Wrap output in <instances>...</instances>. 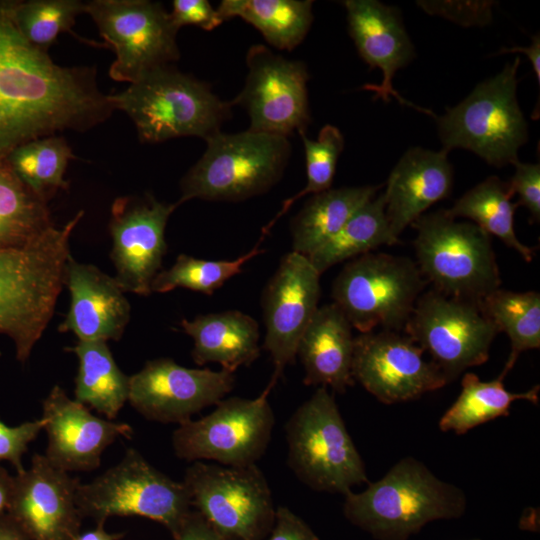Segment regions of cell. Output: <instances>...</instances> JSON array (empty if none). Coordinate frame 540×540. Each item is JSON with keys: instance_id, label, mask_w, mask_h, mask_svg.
<instances>
[{"instance_id": "obj_38", "label": "cell", "mask_w": 540, "mask_h": 540, "mask_svg": "<svg viewBox=\"0 0 540 540\" xmlns=\"http://www.w3.org/2000/svg\"><path fill=\"white\" fill-rule=\"evenodd\" d=\"M305 151L306 185L297 194L286 199L276 216L262 229V235L269 233L277 220L300 198L321 193L331 188L337 161L344 149L341 131L330 124L322 127L317 139H309L305 133L299 134Z\"/></svg>"}, {"instance_id": "obj_21", "label": "cell", "mask_w": 540, "mask_h": 540, "mask_svg": "<svg viewBox=\"0 0 540 540\" xmlns=\"http://www.w3.org/2000/svg\"><path fill=\"white\" fill-rule=\"evenodd\" d=\"M42 420L48 438L46 458L67 472L97 469L104 450L119 437L130 438L133 428L93 415L89 408L55 385L43 400Z\"/></svg>"}, {"instance_id": "obj_27", "label": "cell", "mask_w": 540, "mask_h": 540, "mask_svg": "<svg viewBox=\"0 0 540 540\" xmlns=\"http://www.w3.org/2000/svg\"><path fill=\"white\" fill-rule=\"evenodd\" d=\"M383 185L330 188L312 195L292 219V251L308 257L335 236Z\"/></svg>"}, {"instance_id": "obj_39", "label": "cell", "mask_w": 540, "mask_h": 540, "mask_svg": "<svg viewBox=\"0 0 540 540\" xmlns=\"http://www.w3.org/2000/svg\"><path fill=\"white\" fill-rule=\"evenodd\" d=\"M430 15H437L464 27H483L492 22L494 1H428L416 2Z\"/></svg>"}, {"instance_id": "obj_5", "label": "cell", "mask_w": 540, "mask_h": 540, "mask_svg": "<svg viewBox=\"0 0 540 540\" xmlns=\"http://www.w3.org/2000/svg\"><path fill=\"white\" fill-rule=\"evenodd\" d=\"M180 181L177 207L191 199L242 201L269 191L282 177L291 144L288 137L246 130L219 132Z\"/></svg>"}, {"instance_id": "obj_34", "label": "cell", "mask_w": 540, "mask_h": 540, "mask_svg": "<svg viewBox=\"0 0 540 540\" xmlns=\"http://www.w3.org/2000/svg\"><path fill=\"white\" fill-rule=\"evenodd\" d=\"M75 158L63 136L50 135L16 147L6 160L16 175L48 202L59 190L68 188L64 175L69 161Z\"/></svg>"}, {"instance_id": "obj_16", "label": "cell", "mask_w": 540, "mask_h": 540, "mask_svg": "<svg viewBox=\"0 0 540 540\" xmlns=\"http://www.w3.org/2000/svg\"><path fill=\"white\" fill-rule=\"evenodd\" d=\"M406 334L381 330L354 339L352 376L385 404L415 400L449 383L440 368Z\"/></svg>"}, {"instance_id": "obj_17", "label": "cell", "mask_w": 540, "mask_h": 540, "mask_svg": "<svg viewBox=\"0 0 540 540\" xmlns=\"http://www.w3.org/2000/svg\"><path fill=\"white\" fill-rule=\"evenodd\" d=\"M234 385V373L227 370L187 368L171 358H157L129 376L128 402L148 420L181 425L216 405Z\"/></svg>"}, {"instance_id": "obj_49", "label": "cell", "mask_w": 540, "mask_h": 540, "mask_svg": "<svg viewBox=\"0 0 540 540\" xmlns=\"http://www.w3.org/2000/svg\"><path fill=\"white\" fill-rule=\"evenodd\" d=\"M0 356H1V352H0Z\"/></svg>"}, {"instance_id": "obj_11", "label": "cell", "mask_w": 540, "mask_h": 540, "mask_svg": "<svg viewBox=\"0 0 540 540\" xmlns=\"http://www.w3.org/2000/svg\"><path fill=\"white\" fill-rule=\"evenodd\" d=\"M276 383L271 379L253 399L223 398L208 415L179 425L172 434L175 455L231 467L256 464L272 437L275 416L268 396Z\"/></svg>"}, {"instance_id": "obj_9", "label": "cell", "mask_w": 540, "mask_h": 540, "mask_svg": "<svg viewBox=\"0 0 540 540\" xmlns=\"http://www.w3.org/2000/svg\"><path fill=\"white\" fill-rule=\"evenodd\" d=\"M427 281L404 256L366 253L346 263L332 285L333 303L360 333L404 330Z\"/></svg>"}, {"instance_id": "obj_4", "label": "cell", "mask_w": 540, "mask_h": 540, "mask_svg": "<svg viewBox=\"0 0 540 540\" xmlns=\"http://www.w3.org/2000/svg\"><path fill=\"white\" fill-rule=\"evenodd\" d=\"M109 98L115 110L133 121L143 143L187 136L207 140L221 132L233 107L213 93L208 83L174 65L151 71Z\"/></svg>"}, {"instance_id": "obj_2", "label": "cell", "mask_w": 540, "mask_h": 540, "mask_svg": "<svg viewBox=\"0 0 540 540\" xmlns=\"http://www.w3.org/2000/svg\"><path fill=\"white\" fill-rule=\"evenodd\" d=\"M83 215L80 210L25 248L0 249V334L13 341L21 363L29 359L53 316L71 256V234Z\"/></svg>"}, {"instance_id": "obj_22", "label": "cell", "mask_w": 540, "mask_h": 540, "mask_svg": "<svg viewBox=\"0 0 540 540\" xmlns=\"http://www.w3.org/2000/svg\"><path fill=\"white\" fill-rule=\"evenodd\" d=\"M350 37L360 57L370 66L382 71L380 84H365L362 89L374 93L373 100L399 103L434 116L428 110L406 101L393 87L396 72L415 58V49L405 29L400 11L376 0H346L342 2Z\"/></svg>"}, {"instance_id": "obj_1", "label": "cell", "mask_w": 540, "mask_h": 540, "mask_svg": "<svg viewBox=\"0 0 540 540\" xmlns=\"http://www.w3.org/2000/svg\"><path fill=\"white\" fill-rule=\"evenodd\" d=\"M0 0V159L34 139L86 132L115 111L98 87L94 66H60L28 42Z\"/></svg>"}, {"instance_id": "obj_12", "label": "cell", "mask_w": 540, "mask_h": 540, "mask_svg": "<svg viewBox=\"0 0 540 540\" xmlns=\"http://www.w3.org/2000/svg\"><path fill=\"white\" fill-rule=\"evenodd\" d=\"M191 506L237 540H263L275 521L272 492L256 465L240 467L195 461L182 480Z\"/></svg>"}, {"instance_id": "obj_20", "label": "cell", "mask_w": 540, "mask_h": 540, "mask_svg": "<svg viewBox=\"0 0 540 540\" xmlns=\"http://www.w3.org/2000/svg\"><path fill=\"white\" fill-rule=\"evenodd\" d=\"M78 478L34 454L31 466L13 476L6 513L29 540H74L81 516L76 505Z\"/></svg>"}, {"instance_id": "obj_43", "label": "cell", "mask_w": 540, "mask_h": 540, "mask_svg": "<svg viewBox=\"0 0 540 540\" xmlns=\"http://www.w3.org/2000/svg\"><path fill=\"white\" fill-rule=\"evenodd\" d=\"M267 540H319L312 529L285 506L276 509L275 521Z\"/></svg>"}, {"instance_id": "obj_37", "label": "cell", "mask_w": 540, "mask_h": 540, "mask_svg": "<svg viewBox=\"0 0 540 540\" xmlns=\"http://www.w3.org/2000/svg\"><path fill=\"white\" fill-rule=\"evenodd\" d=\"M263 252L258 243L234 260H205L179 254L170 268L156 274L151 283V292L165 293L182 287L211 295L227 280L241 273L246 262Z\"/></svg>"}, {"instance_id": "obj_18", "label": "cell", "mask_w": 540, "mask_h": 540, "mask_svg": "<svg viewBox=\"0 0 540 540\" xmlns=\"http://www.w3.org/2000/svg\"><path fill=\"white\" fill-rule=\"evenodd\" d=\"M176 208V203L158 201L148 193L114 200L109 222L110 257L116 271L114 278L125 293H152L151 283L167 251L166 225Z\"/></svg>"}, {"instance_id": "obj_15", "label": "cell", "mask_w": 540, "mask_h": 540, "mask_svg": "<svg viewBox=\"0 0 540 540\" xmlns=\"http://www.w3.org/2000/svg\"><path fill=\"white\" fill-rule=\"evenodd\" d=\"M246 64L244 87L231 103L246 110L249 130L285 137L305 133L311 123L306 64L276 54L263 44L249 48Z\"/></svg>"}, {"instance_id": "obj_26", "label": "cell", "mask_w": 540, "mask_h": 540, "mask_svg": "<svg viewBox=\"0 0 540 540\" xmlns=\"http://www.w3.org/2000/svg\"><path fill=\"white\" fill-rule=\"evenodd\" d=\"M181 327L194 341L191 356L198 366L214 362L234 373L260 355L259 325L241 311L198 315L190 321L183 319Z\"/></svg>"}, {"instance_id": "obj_48", "label": "cell", "mask_w": 540, "mask_h": 540, "mask_svg": "<svg viewBox=\"0 0 540 540\" xmlns=\"http://www.w3.org/2000/svg\"><path fill=\"white\" fill-rule=\"evenodd\" d=\"M122 537V533H108L104 529V524H97L94 530L79 533L74 540H119Z\"/></svg>"}, {"instance_id": "obj_41", "label": "cell", "mask_w": 540, "mask_h": 540, "mask_svg": "<svg viewBox=\"0 0 540 540\" xmlns=\"http://www.w3.org/2000/svg\"><path fill=\"white\" fill-rule=\"evenodd\" d=\"M515 173L508 181L513 195L517 194L518 206H524L530 213L531 222L540 220V165L516 161Z\"/></svg>"}, {"instance_id": "obj_3", "label": "cell", "mask_w": 540, "mask_h": 540, "mask_svg": "<svg viewBox=\"0 0 540 540\" xmlns=\"http://www.w3.org/2000/svg\"><path fill=\"white\" fill-rule=\"evenodd\" d=\"M344 496L343 513L378 540H406L428 522L461 517L466 495L436 477L413 457H405L378 481Z\"/></svg>"}, {"instance_id": "obj_33", "label": "cell", "mask_w": 540, "mask_h": 540, "mask_svg": "<svg viewBox=\"0 0 540 540\" xmlns=\"http://www.w3.org/2000/svg\"><path fill=\"white\" fill-rule=\"evenodd\" d=\"M398 242L391 234L380 194L359 208L335 236L307 258L321 275L338 263Z\"/></svg>"}, {"instance_id": "obj_25", "label": "cell", "mask_w": 540, "mask_h": 540, "mask_svg": "<svg viewBox=\"0 0 540 540\" xmlns=\"http://www.w3.org/2000/svg\"><path fill=\"white\" fill-rule=\"evenodd\" d=\"M352 326L333 302L318 307L297 348L304 384L344 393L354 384Z\"/></svg>"}, {"instance_id": "obj_8", "label": "cell", "mask_w": 540, "mask_h": 540, "mask_svg": "<svg viewBox=\"0 0 540 540\" xmlns=\"http://www.w3.org/2000/svg\"><path fill=\"white\" fill-rule=\"evenodd\" d=\"M287 464L312 490L346 494L369 483L338 405L326 387H318L285 424Z\"/></svg>"}, {"instance_id": "obj_42", "label": "cell", "mask_w": 540, "mask_h": 540, "mask_svg": "<svg viewBox=\"0 0 540 540\" xmlns=\"http://www.w3.org/2000/svg\"><path fill=\"white\" fill-rule=\"evenodd\" d=\"M169 13L178 30L186 25H195L212 31L224 22L208 0H174Z\"/></svg>"}, {"instance_id": "obj_14", "label": "cell", "mask_w": 540, "mask_h": 540, "mask_svg": "<svg viewBox=\"0 0 540 540\" xmlns=\"http://www.w3.org/2000/svg\"><path fill=\"white\" fill-rule=\"evenodd\" d=\"M403 331L430 354L449 382L485 363L499 333L481 302L434 289L420 295Z\"/></svg>"}, {"instance_id": "obj_29", "label": "cell", "mask_w": 540, "mask_h": 540, "mask_svg": "<svg viewBox=\"0 0 540 540\" xmlns=\"http://www.w3.org/2000/svg\"><path fill=\"white\" fill-rule=\"evenodd\" d=\"M312 7L311 0H223L216 9L224 21L239 17L273 47L291 51L310 30Z\"/></svg>"}, {"instance_id": "obj_46", "label": "cell", "mask_w": 540, "mask_h": 540, "mask_svg": "<svg viewBox=\"0 0 540 540\" xmlns=\"http://www.w3.org/2000/svg\"><path fill=\"white\" fill-rule=\"evenodd\" d=\"M0 540H29V538L5 512L0 515Z\"/></svg>"}, {"instance_id": "obj_35", "label": "cell", "mask_w": 540, "mask_h": 540, "mask_svg": "<svg viewBox=\"0 0 540 540\" xmlns=\"http://www.w3.org/2000/svg\"><path fill=\"white\" fill-rule=\"evenodd\" d=\"M481 303L499 333H506L510 340L511 351L502 370L508 374L522 352L540 347V294L498 288Z\"/></svg>"}, {"instance_id": "obj_47", "label": "cell", "mask_w": 540, "mask_h": 540, "mask_svg": "<svg viewBox=\"0 0 540 540\" xmlns=\"http://www.w3.org/2000/svg\"><path fill=\"white\" fill-rule=\"evenodd\" d=\"M13 476L0 465V515L6 512L11 490H12Z\"/></svg>"}, {"instance_id": "obj_31", "label": "cell", "mask_w": 540, "mask_h": 540, "mask_svg": "<svg viewBox=\"0 0 540 540\" xmlns=\"http://www.w3.org/2000/svg\"><path fill=\"white\" fill-rule=\"evenodd\" d=\"M513 196L508 182L490 176L465 192L446 212L455 219L470 220L531 262L534 248L523 244L515 233L514 214L518 204L511 201Z\"/></svg>"}, {"instance_id": "obj_19", "label": "cell", "mask_w": 540, "mask_h": 540, "mask_svg": "<svg viewBox=\"0 0 540 540\" xmlns=\"http://www.w3.org/2000/svg\"><path fill=\"white\" fill-rule=\"evenodd\" d=\"M320 276L306 256L291 251L263 289L264 348L273 362L271 379L276 382L294 362L299 341L318 309Z\"/></svg>"}, {"instance_id": "obj_24", "label": "cell", "mask_w": 540, "mask_h": 540, "mask_svg": "<svg viewBox=\"0 0 540 540\" xmlns=\"http://www.w3.org/2000/svg\"><path fill=\"white\" fill-rule=\"evenodd\" d=\"M453 168L444 149H408L394 166L383 194L391 234L399 240L404 229L452 191Z\"/></svg>"}, {"instance_id": "obj_36", "label": "cell", "mask_w": 540, "mask_h": 540, "mask_svg": "<svg viewBox=\"0 0 540 540\" xmlns=\"http://www.w3.org/2000/svg\"><path fill=\"white\" fill-rule=\"evenodd\" d=\"M81 0H13V18L25 39L48 52L61 33L76 35L82 42L105 47L84 39L72 31L78 15L85 13Z\"/></svg>"}, {"instance_id": "obj_40", "label": "cell", "mask_w": 540, "mask_h": 540, "mask_svg": "<svg viewBox=\"0 0 540 540\" xmlns=\"http://www.w3.org/2000/svg\"><path fill=\"white\" fill-rule=\"evenodd\" d=\"M42 418L24 422L18 426H8L0 420V461L10 462L17 470H24L22 457L29 443L34 441L43 429Z\"/></svg>"}, {"instance_id": "obj_13", "label": "cell", "mask_w": 540, "mask_h": 540, "mask_svg": "<svg viewBox=\"0 0 540 540\" xmlns=\"http://www.w3.org/2000/svg\"><path fill=\"white\" fill-rule=\"evenodd\" d=\"M85 13L95 22L104 44L114 51L110 77L135 83L151 71L180 58L178 29L162 3L150 0H91Z\"/></svg>"}, {"instance_id": "obj_10", "label": "cell", "mask_w": 540, "mask_h": 540, "mask_svg": "<svg viewBox=\"0 0 540 540\" xmlns=\"http://www.w3.org/2000/svg\"><path fill=\"white\" fill-rule=\"evenodd\" d=\"M76 505L84 518L104 524L112 516H141L176 534L191 512L183 482L156 469L134 448L91 482L79 484Z\"/></svg>"}, {"instance_id": "obj_32", "label": "cell", "mask_w": 540, "mask_h": 540, "mask_svg": "<svg viewBox=\"0 0 540 540\" xmlns=\"http://www.w3.org/2000/svg\"><path fill=\"white\" fill-rule=\"evenodd\" d=\"M506 375L502 371L496 379L482 381L474 373H466L459 396L439 420L440 430L465 434L485 422L507 416L512 403L517 400L538 404L539 385L525 392L513 393L504 386Z\"/></svg>"}, {"instance_id": "obj_44", "label": "cell", "mask_w": 540, "mask_h": 540, "mask_svg": "<svg viewBox=\"0 0 540 540\" xmlns=\"http://www.w3.org/2000/svg\"><path fill=\"white\" fill-rule=\"evenodd\" d=\"M174 540H237L214 527L202 514L191 510L176 534Z\"/></svg>"}, {"instance_id": "obj_7", "label": "cell", "mask_w": 540, "mask_h": 540, "mask_svg": "<svg viewBox=\"0 0 540 540\" xmlns=\"http://www.w3.org/2000/svg\"><path fill=\"white\" fill-rule=\"evenodd\" d=\"M411 226L416 230L415 263L434 290L481 302L500 288L491 236L477 225L439 209L424 213Z\"/></svg>"}, {"instance_id": "obj_45", "label": "cell", "mask_w": 540, "mask_h": 540, "mask_svg": "<svg viewBox=\"0 0 540 540\" xmlns=\"http://www.w3.org/2000/svg\"><path fill=\"white\" fill-rule=\"evenodd\" d=\"M503 53H522L528 57L531 62L534 74L537 78L538 85L540 84V36L539 34L532 36V41L529 46L526 47H502L497 54Z\"/></svg>"}, {"instance_id": "obj_23", "label": "cell", "mask_w": 540, "mask_h": 540, "mask_svg": "<svg viewBox=\"0 0 540 540\" xmlns=\"http://www.w3.org/2000/svg\"><path fill=\"white\" fill-rule=\"evenodd\" d=\"M64 285L71 302L62 333L72 332L78 341H118L130 320L131 307L114 277L92 264L80 263L72 255L64 271Z\"/></svg>"}, {"instance_id": "obj_6", "label": "cell", "mask_w": 540, "mask_h": 540, "mask_svg": "<svg viewBox=\"0 0 540 540\" xmlns=\"http://www.w3.org/2000/svg\"><path fill=\"white\" fill-rule=\"evenodd\" d=\"M519 57L479 83L456 106L434 115L443 149H465L486 163L503 167L518 161L528 141V124L517 100Z\"/></svg>"}, {"instance_id": "obj_30", "label": "cell", "mask_w": 540, "mask_h": 540, "mask_svg": "<svg viewBox=\"0 0 540 540\" xmlns=\"http://www.w3.org/2000/svg\"><path fill=\"white\" fill-rule=\"evenodd\" d=\"M54 227L48 202L0 159V249H21Z\"/></svg>"}, {"instance_id": "obj_28", "label": "cell", "mask_w": 540, "mask_h": 540, "mask_svg": "<svg viewBox=\"0 0 540 540\" xmlns=\"http://www.w3.org/2000/svg\"><path fill=\"white\" fill-rule=\"evenodd\" d=\"M79 361L75 400L88 405L109 420L118 415L129 396V376L116 364L106 341H78L66 348Z\"/></svg>"}]
</instances>
